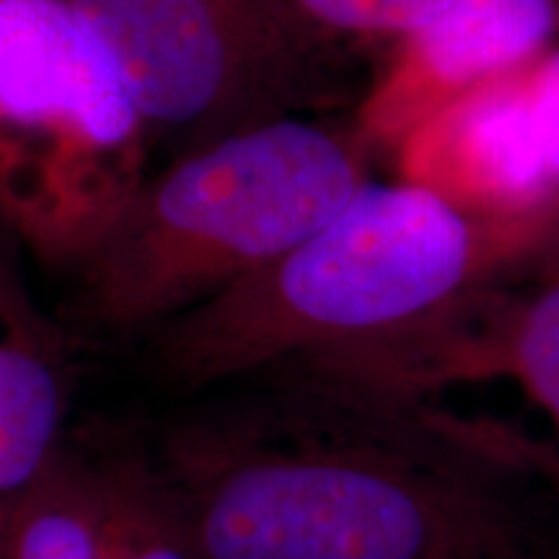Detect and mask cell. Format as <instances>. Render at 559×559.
Masks as SVG:
<instances>
[{"label":"cell","instance_id":"obj_14","mask_svg":"<svg viewBox=\"0 0 559 559\" xmlns=\"http://www.w3.org/2000/svg\"><path fill=\"white\" fill-rule=\"evenodd\" d=\"M99 464V474H102V492H104V515H102V539H99V557L96 559H132L130 557V539H128V528H124L122 513L117 508L115 498H111L107 479H104V469L102 461Z\"/></svg>","mask_w":559,"mask_h":559},{"label":"cell","instance_id":"obj_5","mask_svg":"<svg viewBox=\"0 0 559 559\" xmlns=\"http://www.w3.org/2000/svg\"><path fill=\"white\" fill-rule=\"evenodd\" d=\"M102 39L153 135L187 151L319 104L326 58L270 0H70Z\"/></svg>","mask_w":559,"mask_h":559},{"label":"cell","instance_id":"obj_7","mask_svg":"<svg viewBox=\"0 0 559 559\" xmlns=\"http://www.w3.org/2000/svg\"><path fill=\"white\" fill-rule=\"evenodd\" d=\"M555 45L559 0H453L391 45L349 122L373 160L391 158L451 104L521 73Z\"/></svg>","mask_w":559,"mask_h":559},{"label":"cell","instance_id":"obj_9","mask_svg":"<svg viewBox=\"0 0 559 559\" xmlns=\"http://www.w3.org/2000/svg\"><path fill=\"white\" fill-rule=\"evenodd\" d=\"M73 389L66 330L41 311L16 260L0 247V534L66 451Z\"/></svg>","mask_w":559,"mask_h":559},{"label":"cell","instance_id":"obj_11","mask_svg":"<svg viewBox=\"0 0 559 559\" xmlns=\"http://www.w3.org/2000/svg\"><path fill=\"white\" fill-rule=\"evenodd\" d=\"M313 52L342 45H396L453 0H270Z\"/></svg>","mask_w":559,"mask_h":559},{"label":"cell","instance_id":"obj_4","mask_svg":"<svg viewBox=\"0 0 559 559\" xmlns=\"http://www.w3.org/2000/svg\"><path fill=\"white\" fill-rule=\"evenodd\" d=\"M151 132L70 0H0V226L81 264L148 171Z\"/></svg>","mask_w":559,"mask_h":559},{"label":"cell","instance_id":"obj_2","mask_svg":"<svg viewBox=\"0 0 559 559\" xmlns=\"http://www.w3.org/2000/svg\"><path fill=\"white\" fill-rule=\"evenodd\" d=\"M551 251L534 228L370 179L280 260L158 326L156 366L198 391L391 345Z\"/></svg>","mask_w":559,"mask_h":559},{"label":"cell","instance_id":"obj_8","mask_svg":"<svg viewBox=\"0 0 559 559\" xmlns=\"http://www.w3.org/2000/svg\"><path fill=\"white\" fill-rule=\"evenodd\" d=\"M521 73L451 104L412 132L391 158L396 179L423 187L472 218L539 230L557 251L559 213L528 135Z\"/></svg>","mask_w":559,"mask_h":559},{"label":"cell","instance_id":"obj_13","mask_svg":"<svg viewBox=\"0 0 559 559\" xmlns=\"http://www.w3.org/2000/svg\"><path fill=\"white\" fill-rule=\"evenodd\" d=\"M521 102L551 205L559 213V45L523 70Z\"/></svg>","mask_w":559,"mask_h":559},{"label":"cell","instance_id":"obj_10","mask_svg":"<svg viewBox=\"0 0 559 559\" xmlns=\"http://www.w3.org/2000/svg\"><path fill=\"white\" fill-rule=\"evenodd\" d=\"M102 515L99 464L66 449L13 508L0 559H96Z\"/></svg>","mask_w":559,"mask_h":559},{"label":"cell","instance_id":"obj_1","mask_svg":"<svg viewBox=\"0 0 559 559\" xmlns=\"http://www.w3.org/2000/svg\"><path fill=\"white\" fill-rule=\"evenodd\" d=\"M200 412L153 461L194 559H528L519 474L477 425L298 373Z\"/></svg>","mask_w":559,"mask_h":559},{"label":"cell","instance_id":"obj_3","mask_svg":"<svg viewBox=\"0 0 559 559\" xmlns=\"http://www.w3.org/2000/svg\"><path fill=\"white\" fill-rule=\"evenodd\" d=\"M353 122L288 115L148 174L81 264L79 313L102 332L158 330L272 264L370 181Z\"/></svg>","mask_w":559,"mask_h":559},{"label":"cell","instance_id":"obj_12","mask_svg":"<svg viewBox=\"0 0 559 559\" xmlns=\"http://www.w3.org/2000/svg\"><path fill=\"white\" fill-rule=\"evenodd\" d=\"M102 469L128 528L132 559H194L177 502L153 461L102 459Z\"/></svg>","mask_w":559,"mask_h":559},{"label":"cell","instance_id":"obj_15","mask_svg":"<svg viewBox=\"0 0 559 559\" xmlns=\"http://www.w3.org/2000/svg\"><path fill=\"white\" fill-rule=\"evenodd\" d=\"M549 257H559V249L555 251V254H549ZM549 257H547V260H549Z\"/></svg>","mask_w":559,"mask_h":559},{"label":"cell","instance_id":"obj_6","mask_svg":"<svg viewBox=\"0 0 559 559\" xmlns=\"http://www.w3.org/2000/svg\"><path fill=\"white\" fill-rule=\"evenodd\" d=\"M544 262L542 283L526 293L489 288L407 340L330 360L321 379L394 402L510 381L559 432V257Z\"/></svg>","mask_w":559,"mask_h":559}]
</instances>
